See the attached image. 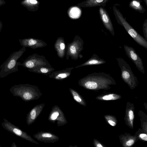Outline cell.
<instances>
[{
	"label": "cell",
	"instance_id": "cell-1",
	"mask_svg": "<svg viewBox=\"0 0 147 147\" xmlns=\"http://www.w3.org/2000/svg\"><path fill=\"white\" fill-rule=\"evenodd\" d=\"M80 82L86 88L91 90L106 88L115 83L114 79L109 74L103 72L91 73L81 79Z\"/></svg>",
	"mask_w": 147,
	"mask_h": 147
},
{
	"label": "cell",
	"instance_id": "cell-2",
	"mask_svg": "<svg viewBox=\"0 0 147 147\" xmlns=\"http://www.w3.org/2000/svg\"><path fill=\"white\" fill-rule=\"evenodd\" d=\"M114 14L117 22L123 26L128 33L138 45L147 49V41L139 34L127 22L119 10L114 5L113 7Z\"/></svg>",
	"mask_w": 147,
	"mask_h": 147
},
{
	"label": "cell",
	"instance_id": "cell-3",
	"mask_svg": "<svg viewBox=\"0 0 147 147\" xmlns=\"http://www.w3.org/2000/svg\"><path fill=\"white\" fill-rule=\"evenodd\" d=\"M26 50L23 47L19 50L13 52L7 59L1 65L0 78H3L13 72L18 71V66L21 63L18 61Z\"/></svg>",
	"mask_w": 147,
	"mask_h": 147
},
{
	"label": "cell",
	"instance_id": "cell-4",
	"mask_svg": "<svg viewBox=\"0 0 147 147\" xmlns=\"http://www.w3.org/2000/svg\"><path fill=\"white\" fill-rule=\"evenodd\" d=\"M121 71V76L123 80L131 87L136 85L137 77L132 71L131 67L123 58L116 59Z\"/></svg>",
	"mask_w": 147,
	"mask_h": 147
},
{
	"label": "cell",
	"instance_id": "cell-5",
	"mask_svg": "<svg viewBox=\"0 0 147 147\" xmlns=\"http://www.w3.org/2000/svg\"><path fill=\"white\" fill-rule=\"evenodd\" d=\"M32 88V86L28 84H19L12 86L9 90L13 96L19 97L27 101L33 98Z\"/></svg>",
	"mask_w": 147,
	"mask_h": 147
},
{
	"label": "cell",
	"instance_id": "cell-6",
	"mask_svg": "<svg viewBox=\"0 0 147 147\" xmlns=\"http://www.w3.org/2000/svg\"><path fill=\"white\" fill-rule=\"evenodd\" d=\"M50 65L45 57L37 54L30 55L20 65L28 69H33L41 66Z\"/></svg>",
	"mask_w": 147,
	"mask_h": 147
},
{
	"label": "cell",
	"instance_id": "cell-7",
	"mask_svg": "<svg viewBox=\"0 0 147 147\" xmlns=\"http://www.w3.org/2000/svg\"><path fill=\"white\" fill-rule=\"evenodd\" d=\"M84 42L80 37L76 36L73 41L68 45L67 49V57H71L72 58L77 59L80 56V53L83 50Z\"/></svg>",
	"mask_w": 147,
	"mask_h": 147
},
{
	"label": "cell",
	"instance_id": "cell-8",
	"mask_svg": "<svg viewBox=\"0 0 147 147\" xmlns=\"http://www.w3.org/2000/svg\"><path fill=\"white\" fill-rule=\"evenodd\" d=\"M1 123L2 127L5 130L16 136L30 141L32 142V139L30 136L18 127L12 124L5 119Z\"/></svg>",
	"mask_w": 147,
	"mask_h": 147
},
{
	"label": "cell",
	"instance_id": "cell-9",
	"mask_svg": "<svg viewBox=\"0 0 147 147\" xmlns=\"http://www.w3.org/2000/svg\"><path fill=\"white\" fill-rule=\"evenodd\" d=\"M124 49L127 57L134 63L139 71L142 74H145V70L142 60L132 47L125 45Z\"/></svg>",
	"mask_w": 147,
	"mask_h": 147
},
{
	"label": "cell",
	"instance_id": "cell-10",
	"mask_svg": "<svg viewBox=\"0 0 147 147\" xmlns=\"http://www.w3.org/2000/svg\"><path fill=\"white\" fill-rule=\"evenodd\" d=\"M99 13L100 19L105 28L113 36L115 34L113 27L110 18L107 10L103 7H100Z\"/></svg>",
	"mask_w": 147,
	"mask_h": 147
},
{
	"label": "cell",
	"instance_id": "cell-11",
	"mask_svg": "<svg viewBox=\"0 0 147 147\" xmlns=\"http://www.w3.org/2000/svg\"><path fill=\"white\" fill-rule=\"evenodd\" d=\"M19 41L20 45L23 47H30L33 49L44 47L47 45L43 41L33 38L20 39Z\"/></svg>",
	"mask_w": 147,
	"mask_h": 147
},
{
	"label": "cell",
	"instance_id": "cell-12",
	"mask_svg": "<svg viewBox=\"0 0 147 147\" xmlns=\"http://www.w3.org/2000/svg\"><path fill=\"white\" fill-rule=\"evenodd\" d=\"M73 68V67L68 68L65 69L54 71L49 75V77L56 80L63 79L70 76L71 71Z\"/></svg>",
	"mask_w": 147,
	"mask_h": 147
},
{
	"label": "cell",
	"instance_id": "cell-13",
	"mask_svg": "<svg viewBox=\"0 0 147 147\" xmlns=\"http://www.w3.org/2000/svg\"><path fill=\"white\" fill-rule=\"evenodd\" d=\"M106 61L103 59L100 58L97 55L93 54L92 56L87 61L82 64L76 66L78 68L88 65H97L105 63Z\"/></svg>",
	"mask_w": 147,
	"mask_h": 147
},
{
	"label": "cell",
	"instance_id": "cell-14",
	"mask_svg": "<svg viewBox=\"0 0 147 147\" xmlns=\"http://www.w3.org/2000/svg\"><path fill=\"white\" fill-rule=\"evenodd\" d=\"M54 69L50 65L40 66L35 69H28V70L30 72L47 75L51 74Z\"/></svg>",
	"mask_w": 147,
	"mask_h": 147
},
{
	"label": "cell",
	"instance_id": "cell-15",
	"mask_svg": "<svg viewBox=\"0 0 147 147\" xmlns=\"http://www.w3.org/2000/svg\"><path fill=\"white\" fill-rule=\"evenodd\" d=\"M109 0H86L83 3L82 5L85 7L97 6L105 7L107 2Z\"/></svg>",
	"mask_w": 147,
	"mask_h": 147
},
{
	"label": "cell",
	"instance_id": "cell-16",
	"mask_svg": "<svg viewBox=\"0 0 147 147\" xmlns=\"http://www.w3.org/2000/svg\"><path fill=\"white\" fill-rule=\"evenodd\" d=\"M142 1L140 0H132L129 4V7L133 9L140 13H144L146 10L141 3Z\"/></svg>",
	"mask_w": 147,
	"mask_h": 147
},
{
	"label": "cell",
	"instance_id": "cell-17",
	"mask_svg": "<svg viewBox=\"0 0 147 147\" xmlns=\"http://www.w3.org/2000/svg\"><path fill=\"white\" fill-rule=\"evenodd\" d=\"M81 13L80 9L76 7L71 8L69 13L70 17L73 19L78 18L80 17Z\"/></svg>",
	"mask_w": 147,
	"mask_h": 147
},
{
	"label": "cell",
	"instance_id": "cell-18",
	"mask_svg": "<svg viewBox=\"0 0 147 147\" xmlns=\"http://www.w3.org/2000/svg\"><path fill=\"white\" fill-rule=\"evenodd\" d=\"M37 3L38 2L36 0H24L21 2L20 3L28 8L37 4Z\"/></svg>",
	"mask_w": 147,
	"mask_h": 147
},
{
	"label": "cell",
	"instance_id": "cell-19",
	"mask_svg": "<svg viewBox=\"0 0 147 147\" xmlns=\"http://www.w3.org/2000/svg\"><path fill=\"white\" fill-rule=\"evenodd\" d=\"M119 96L114 94L106 95L103 96L102 99L105 100H111L117 99L119 98Z\"/></svg>",
	"mask_w": 147,
	"mask_h": 147
},
{
	"label": "cell",
	"instance_id": "cell-20",
	"mask_svg": "<svg viewBox=\"0 0 147 147\" xmlns=\"http://www.w3.org/2000/svg\"><path fill=\"white\" fill-rule=\"evenodd\" d=\"M142 28L145 39L147 41V19L145 20L143 24Z\"/></svg>",
	"mask_w": 147,
	"mask_h": 147
},
{
	"label": "cell",
	"instance_id": "cell-21",
	"mask_svg": "<svg viewBox=\"0 0 147 147\" xmlns=\"http://www.w3.org/2000/svg\"><path fill=\"white\" fill-rule=\"evenodd\" d=\"M72 92L73 94L74 98V99L78 102H80L82 101V100L78 96L77 93L73 91L72 90Z\"/></svg>",
	"mask_w": 147,
	"mask_h": 147
},
{
	"label": "cell",
	"instance_id": "cell-22",
	"mask_svg": "<svg viewBox=\"0 0 147 147\" xmlns=\"http://www.w3.org/2000/svg\"><path fill=\"white\" fill-rule=\"evenodd\" d=\"M59 46L57 45H57L59 47L60 49V53H61V51H62V52L63 53V54H64V52H63V51L65 50V43L64 42V40H62L60 43H59Z\"/></svg>",
	"mask_w": 147,
	"mask_h": 147
},
{
	"label": "cell",
	"instance_id": "cell-23",
	"mask_svg": "<svg viewBox=\"0 0 147 147\" xmlns=\"http://www.w3.org/2000/svg\"><path fill=\"white\" fill-rule=\"evenodd\" d=\"M59 115V113L58 112H55L52 114L51 116V118L52 120H55L56 119Z\"/></svg>",
	"mask_w": 147,
	"mask_h": 147
},
{
	"label": "cell",
	"instance_id": "cell-24",
	"mask_svg": "<svg viewBox=\"0 0 147 147\" xmlns=\"http://www.w3.org/2000/svg\"><path fill=\"white\" fill-rule=\"evenodd\" d=\"M129 118L130 120H132L134 118L133 112L131 110H130L128 113Z\"/></svg>",
	"mask_w": 147,
	"mask_h": 147
},
{
	"label": "cell",
	"instance_id": "cell-25",
	"mask_svg": "<svg viewBox=\"0 0 147 147\" xmlns=\"http://www.w3.org/2000/svg\"><path fill=\"white\" fill-rule=\"evenodd\" d=\"M134 143V141L132 139L130 140L127 141L126 144L128 146H132Z\"/></svg>",
	"mask_w": 147,
	"mask_h": 147
},
{
	"label": "cell",
	"instance_id": "cell-26",
	"mask_svg": "<svg viewBox=\"0 0 147 147\" xmlns=\"http://www.w3.org/2000/svg\"><path fill=\"white\" fill-rule=\"evenodd\" d=\"M147 136L146 134H141L140 135V137L141 139L146 141L147 140Z\"/></svg>",
	"mask_w": 147,
	"mask_h": 147
},
{
	"label": "cell",
	"instance_id": "cell-27",
	"mask_svg": "<svg viewBox=\"0 0 147 147\" xmlns=\"http://www.w3.org/2000/svg\"><path fill=\"white\" fill-rule=\"evenodd\" d=\"M42 136L45 138H50L52 136V135L51 134L49 133H45L43 134L42 135Z\"/></svg>",
	"mask_w": 147,
	"mask_h": 147
},
{
	"label": "cell",
	"instance_id": "cell-28",
	"mask_svg": "<svg viewBox=\"0 0 147 147\" xmlns=\"http://www.w3.org/2000/svg\"><path fill=\"white\" fill-rule=\"evenodd\" d=\"M108 121L109 123L112 126H114L116 125V124L113 121L109 120Z\"/></svg>",
	"mask_w": 147,
	"mask_h": 147
},
{
	"label": "cell",
	"instance_id": "cell-29",
	"mask_svg": "<svg viewBox=\"0 0 147 147\" xmlns=\"http://www.w3.org/2000/svg\"><path fill=\"white\" fill-rule=\"evenodd\" d=\"M5 3V2L4 0H0V6L4 5Z\"/></svg>",
	"mask_w": 147,
	"mask_h": 147
},
{
	"label": "cell",
	"instance_id": "cell-30",
	"mask_svg": "<svg viewBox=\"0 0 147 147\" xmlns=\"http://www.w3.org/2000/svg\"><path fill=\"white\" fill-rule=\"evenodd\" d=\"M3 27V24L0 20V32H1Z\"/></svg>",
	"mask_w": 147,
	"mask_h": 147
},
{
	"label": "cell",
	"instance_id": "cell-31",
	"mask_svg": "<svg viewBox=\"0 0 147 147\" xmlns=\"http://www.w3.org/2000/svg\"><path fill=\"white\" fill-rule=\"evenodd\" d=\"M96 146L97 147H103L102 145L100 144H96Z\"/></svg>",
	"mask_w": 147,
	"mask_h": 147
},
{
	"label": "cell",
	"instance_id": "cell-32",
	"mask_svg": "<svg viewBox=\"0 0 147 147\" xmlns=\"http://www.w3.org/2000/svg\"><path fill=\"white\" fill-rule=\"evenodd\" d=\"M11 146L12 147H17V146H16V144L15 143V142H13L12 145H11Z\"/></svg>",
	"mask_w": 147,
	"mask_h": 147
},
{
	"label": "cell",
	"instance_id": "cell-33",
	"mask_svg": "<svg viewBox=\"0 0 147 147\" xmlns=\"http://www.w3.org/2000/svg\"><path fill=\"white\" fill-rule=\"evenodd\" d=\"M145 2L146 6H147V0H143Z\"/></svg>",
	"mask_w": 147,
	"mask_h": 147
},
{
	"label": "cell",
	"instance_id": "cell-34",
	"mask_svg": "<svg viewBox=\"0 0 147 147\" xmlns=\"http://www.w3.org/2000/svg\"><path fill=\"white\" fill-rule=\"evenodd\" d=\"M1 147V146H0V147Z\"/></svg>",
	"mask_w": 147,
	"mask_h": 147
}]
</instances>
